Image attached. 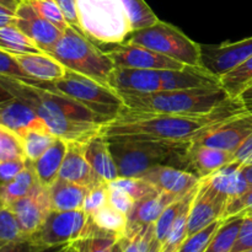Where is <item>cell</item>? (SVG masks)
Returning a JSON list of instances; mask_svg holds the SVG:
<instances>
[{
	"instance_id": "26",
	"label": "cell",
	"mask_w": 252,
	"mask_h": 252,
	"mask_svg": "<svg viewBox=\"0 0 252 252\" xmlns=\"http://www.w3.org/2000/svg\"><path fill=\"white\" fill-rule=\"evenodd\" d=\"M204 180L214 189L224 194L229 201L240 196L250 189L241 171V165H239L238 162H230L225 165L209 175L208 177H204Z\"/></svg>"
},
{
	"instance_id": "28",
	"label": "cell",
	"mask_w": 252,
	"mask_h": 252,
	"mask_svg": "<svg viewBox=\"0 0 252 252\" xmlns=\"http://www.w3.org/2000/svg\"><path fill=\"white\" fill-rule=\"evenodd\" d=\"M37 184L38 180L34 174L33 166L31 162H29L27 166L12 181L0 187V203L2 206H10L17 199L27 196Z\"/></svg>"
},
{
	"instance_id": "34",
	"label": "cell",
	"mask_w": 252,
	"mask_h": 252,
	"mask_svg": "<svg viewBox=\"0 0 252 252\" xmlns=\"http://www.w3.org/2000/svg\"><path fill=\"white\" fill-rule=\"evenodd\" d=\"M154 239V224L128 225L125 235L118 239V244L122 252H149Z\"/></svg>"
},
{
	"instance_id": "25",
	"label": "cell",
	"mask_w": 252,
	"mask_h": 252,
	"mask_svg": "<svg viewBox=\"0 0 252 252\" xmlns=\"http://www.w3.org/2000/svg\"><path fill=\"white\" fill-rule=\"evenodd\" d=\"M179 199L164 192H154L150 196L137 201L132 212L128 214V225H150L158 220L169 204Z\"/></svg>"
},
{
	"instance_id": "51",
	"label": "cell",
	"mask_w": 252,
	"mask_h": 252,
	"mask_svg": "<svg viewBox=\"0 0 252 252\" xmlns=\"http://www.w3.org/2000/svg\"><path fill=\"white\" fill-rule=\"evenodd\" d=\"M42 249L43 246H39L32 239L25 238L1 246L0 252H39Z\"/></svg>"
},
{
	"instance_id": "58",
	"label": "cell",
	"mask_w": 252,
	"mask_h": 252,
	"mask_svg": "<svg viewBox=\"0 0 252 252\" xmlns=\"http://www.w3.org/2000/svg\"><path fill=\"white\" fill-rule=\"evenodd\" d=\"M149 252H161V244H160L157 239L153 240Z\"/></svg>"
},
{
	"instance_id": "4",
	"label": "cell",
	"mask_w": 252,
	"mask_h": 252,
	"mask_svg": "<svg viewBox=\"0 0 252 252\" xmlns=\"http://www.w3.org/2000/svg\"><path fill=\"white\" fill-rule=\"evenodd\" d=\"M111 154L117 165L118 177H142L159 165L187 170L186 152L191 144L152 142V140L108 139Z\"/></svg>"
},
{
	"instance_id": "60",
	"label": "cell",
	"mask_w": 252,
	"mask_h": 252,
	"mask_svg": "<svg viewBox=\"0 0 252 252\" xmlns=\"http://www.w3.org/2000/svg\"><path fill=\"white\" fill-rule=\"evenodd\" d=\"M111 252H122V250H121L120 244H118V241L115 244V245H113V248H112V250H111Z\"/></svg>"
},
{
	"instance_id": "10",
	"label": "cell",
	"mask_w": 252,
	"mask_h": 252,
	"mask_svg": "<svg viewBox=\"0 0 252 252\" xmlns=\"http://www.w3.org/2000/svg\"><path fill=\"white\" fill-rule=\"evenodd\" d=\"M252 134V112H245L219 122L199 133L191 143L234 153Z\"/></svg>"
},
{
	"instance_id": "2",
	"label": "cell",
	"mask_w": 252,
	"mask_h": 252,
	"mask_svg": "<svg viewBox=\"0 0 252 252\" xmlns=\"http://www.w3.org/2000/svg\"><path fill=\"white\" fill-rule=\"evenodd\" d=\"M0 89L29 105L56 137L66 142H88L107 122L73 98L53 90L49 83L0 75Z\"/></svg>"
},
{
	"instance_id": "42",
	"label": "cell",
	"mask_w": 252,
	"mask_h": 252,
	"mask_svg": "<svg viewBox=\"0 0 252 252\" xmlns=\"http://www.w3.org/2000/svg\"><path fill=\"white\" fill-rule=\"evenodd\" d=\"M29 2L42 17L48 20L49 22H52L54 26H57L63 32L69 27L68 22H66L65 17H64L63 12H62L61 7L57 4L56 0H29Z\"/></svg>"
},
{
	"instance_id": "47",
	"label": "cell",
	"mask_w": 252,
	"mask_h": 252,
	"mask_svg": "<svg viewBox=\"0 0 252 252\" xmlns=\"http://www.w3.org/2000/svg\"><path fill=\"white\" fill-rule=\"evenodd\" d=\"M108 203L128 216L132 212L135 201L126 191L108 184Z\"/></svg>"
},
{
	"instance_id": "62",
	"label": "cell",
	"mask_w": 252,
	"mask_h": 252,
	"mask_svg": "<svg viewBox=\"0 0 252 252\" xmlns=\"http://www.w3.org/2000/svg\"><path fill=\"white\" fill-rule=\"evenodd\" d=\"M248 216H249V217H252V213H251V214H248Z\"/></svg>"
},
{
	"instance_id": "18",
	"label": "cell",
	"mask_w": 252,
	"mask_h": 252,
	"mask_svg": "<svg viewBox=\"0 0 252 252\" xmlns=\"http://www.w3.org/2000/svg\"><path fill=\"white\" fill-rule=\"evenodd\" d=\"M58 179L81 185L89 189L106 182L89 164L85 157V143L81 142H68Z\"/></svg>"
},
{
	"instance_id": "24",
	"label": "cell",
	"mask_w": 252,
	"mask_h": 252,
	"mask_svg": "<svg viewBox=\"0 0 252 252\" xmlns=\"http://www.w3.org/2000/svg\"><path fill=\"white\" fill-rule=\"evenodd\" d=\"M66 147H68V142L57 137L53 144L36 161L31 162L37 180L42 186L48 189L58 180Z\"/></svg>"
},
{
	"instance_id": "8",
	"label": "cell",
	"mask_w": 252,
	"mask_h": 252,
	"mask_svg": "<svg viewBox=\"0 0 252 252\" xmlns=\"http://www.w3.org/2000/svg\"><path fill=\"white\" fill-rule=\"evenodd\" d=\"M125 42L139 44L180 62L184 65L202 66V47L174 25L159 20L153 26L132 32Z\"/></svg>"
},
{
	"instance_id": "23",
	"label": "cell",
	"mask_w": 252,
	"mask_h": 252,
	"mask_svg": "<svg viewBox=\"0 0 252 252\" xmlns=\"http://www.w3.org/2000/svg\"><path fill=\"white\" fill-rule=\"evenodd\" d=\"M85 157L94 171L106 182L117 179V165L113 160L110 149V142L101 133L85 142Z\"/></svg>"
},
{
	"instance_id": "48",
	"label": "cell",
	"mask_w": 252,
	"mask_h": 252,
	"mask_svg": "<svg viewBox=\"0 0 252 252\" xmlns=\"http://www.w3.org/2000/svg\"><path fill=\"white\" fill-rule=\"evenodd\" d=\"M27 164L29 161L26 159L6 160L0 162V187L12 181L27 166Z\"/></svg>"
},
{
	"instance_id": "16",
	"label": "cell",
	"mask_w": 252,
	"mask_h": 252,
	"mask_svg": "<svg viewBox=\"0 0 252 252\" xmlns=\"http://www.w3.org/2000/svg\"><path fill=\"white\" fill-rule=\"evenodd\" d=\"M142 177H144L157 191L171 194L177 198H182L196 189L202 180L194 172L170 165L153 167Z\"/></svg>"
},
{
	"instance_id": "29",
	"label": "cell",
	"mask_w": 252,
	"mask_h": 252,
	"mask_svg": "<svg viewBox=\"0 0 252 252\" xmlns=\"http://www.w3.org/2000/svg\"><path fill=\"white\" fill-rule=\"evenodd\" d=\"M197 189L189 192L186 198H185V203L182 206L181 211H180L179 216H177L176 220L174 221L169 234L161 243V252H179L180 248L189 236V209H191V204L197 192Z\"/></svg>"
},
{
	"instance_id": "59",
	"label": "cell",
	"mask_w": 252,
	"mask_h": 252,
	"mask_svg": "<svg viewBox=\"0 0 252 252\" xmlns=\"http://www.w3.org/2000/svg\"><path fill=\"white\" fill-rule=\"evenodd\" d=\"M66 252H78V246H76L75 243H71L70 246H69L68 251Z\"/></svg>"
},
{
	"instance_id": "45",
	"label": "cell",
	"mask_w": 252,
	"mask_h": 252,
	"mask_svg": "<svg viewBox=\"0 0 252 252\" xmlns=\"http://www.w3.org/2000/svg\"><path fill=\"white\" fill-rule=\"evenodd\" d=\"M252 213V187L248 191L244 192L240 196L235 197V198L230 199L226 204L225 213H224V218H230V217L235 216H248Z\"/></svg>"
},
{
	"instance_id": "15",
	"label": "cell",
	"mask_w": 252,
	"mask_h": 252,
	"mask_svg": "<svg viewBox=\"0 0 252 252\" xmlns=\"http://www.w3.org/2000/svg\"><path fill=\"white\" fill-rule=\"evenodd\" d=\"M16 26L26 33L43 53L49 54L57 42L61 39L63 31L52 22L42 17L32 7L29 0H21L16 11Z\"/></svg>"
},
{
	"instance_id": "11",
	"label": "cell",
	"mask_w": 252,
	"mask_h": 252,
	"mask_svg": "<svg viewBox=\"0 0 252 252\" xmlns=\"http://www.w3.org/2000/svg\"><path fill=\"white\" fill-rule=\"evenodd\" d=\"M7 207L14 213L22 235L31 238L41 229L52 211L48 189L38 182L27 196L17 199Z\"/></svg>"
},
{
	"instance_id": "30",
	"label": "cell",
	"mask_w": 252,
	"mask_h": 252,
	"mask_svg": "<svg viewBox=\"0 0 252 252\" xmlns=\"http://www.w3.org/2000/svg\"><path fill=\"white\" fill-rule=\"evenodd\" d=\"M90 218L98 230L116 236L117 239L122 238L128 228V216L116 209L110 203L95 212Z\"/></svg>"
},
{
	"instance_id": "38",
	"label": "cell",
	"mask_w": 252,
	"mask_h": 252,
	"mask_svg": "<svg viewBox=\"0 0 252 252\" xmlns=\"http://www.w3.org/2000/svg\"><path fill=\"white\" fill-rule=\"evenodd\" d=\"M223 220L224 219H219V220L209 224L208 226L203 228L202 230L187 236L185 243L180 248L179 252H206L207 248H208L212 239H213L214 234L217 233V230L223 224Z\"/></svg>"
},
{
	"instance_id": "43",
	"label": "cell",
	"mask_w": 252,
	"mask_h": 252,
	"mask_svg": "<svg viewBox=\"0 0 252 252\" xmlns=\"http://www.w3.org/2000/svg\"><path fill=\"white\" fill-rule=\"evenodd\" d=\"M117 241L116 236L98 230L95 235L80 239L75 241V244L78 246V252H111Z\"/></svg>"
},
{
	"instance_id": "22",
	"label": "cell",
	"mask_w": 252,
	"mask_h": 252,
	"mask_svg": "<svg viewBox=\"0 0 252 252\" xmlns=\"http://www.w3.org/2000/svg\"><path fill=\"white\" fill-rule=\"evenodd\" d=\"M16 61L30 79L44 83H53L63 78L66 68L56 58L47 53L14 54Z\"/></svg>"
},
{
	"instance_id": "40",
	"label": "cell",
	"mask_w": 252,
	"mask_h": 252,
	"mask_svg": "<svg viewBox=\"0 0 252 252\" xmlns=\"http://www.w3.org/2000/svg\"><path fill=\"white\" fill-rule=\"evenodd\" d=\"M25 239L11 209L0 204V248L12 241Z\"/></svg>"
},
{
	"instance_id": "13",
	"label": "cell",
	"mask_w": 252,
	"mask_h": 252,
	"mask_svg": "<svg viewBox=\"0 0 252 252\" xmlns=\"http://www.w3.org/2000/svg\"><path fill=\"white\" fill-rule=\"evenodd\" d=\"M116 66L127 68L153 69V70H169V69H182L184 64L174 61L169 57L160 54L147 47L139 44H130L127 42L112 46L106 51Z\"/></svg>"
},
{
	"instance_id": "63",
	"label": "cell",
	"mask_w": 252,
	"mask_h": 252,
	"mask_svg": "<svg viewBox=\"0 0 252 252\" xmlns=\"http://www.w3.org/2000/svg\"><path fill=\"white\" fill-rule=\"evenodd\" d=\"M0 204H1V203H0Z\"/></svg>"
},
{
	"instance_id": "33",
	"label": "cell",
	"mask_w": 252,
	"mask_h": 252,
	"mask_svg": "<svg viewBox=\"0 0 252 252\" xmlns=\"http://www.w3.org/2000/svg\"><path fill=\"white\" fill-rule=\"evenodd\" d=\"M243 220V216H235L224 219L223 224L214 234L206 252H233Z\"/></svg>"
},
{
	"instance_id": "12",
	"label": "cell",
	"mask_w": 252,
	"mask_h": 252,
	"mask_svg": "<svg viewBox=\"0 0 252 252\" xmlns=\"http://www.w3.org/2000/svg\"><path fill=\"white\" fill-rule=\"evenodd\" d=\"M229 199L214 189L204 179L201 180L192 201L189 217V236L209 224L224 218Z\"/></svg>"
},
{
	"instance_id": "31",
	"label": "cell",
	"mask_w": 252,
	"mask_h": 252,
	"mask_svg": "<svg viewBox=\"0 0 252 252\" xmlns=\"http://www.w3.org/2000/svg\"><path fill=\"white\" fill-rule=\"evenodd\" d=\"M24 147L25 158L33 162L53 144L56 135L48 128H31L19 135Z\"/></svg>"
},
{
	"instance_id": "36",
	"label": "cell",
	"mask_w": 252,
	"mask_h": 252,
	"mask_svg": "<svg viewBox=\"0 0 252 252\" xmlns=\"http://www.w3.org/2000/svg\"><path fill=\"white\" fill-rule=\"evenodd\" d=\"M123 1H125L132 32L147 29L159 21V17L155 15L145 0H123Z\"/></svg>"
},
{
	"instance_id": "35",
	"label": "cell",
	"mask_w": 252,
	"mask_h": 252,
	"mask_svg": "<svg viewBox=\"0 0 252 252\" xmlns=\"http://www.w3.org/2000/svg\"><path fill=\"white\" fill-rule=\"evenodd\" d=\"M252 83V57L220 78V85L229 96L238 97Z\"/></svg>"
},
{
	"instance_id": "20",
	"label": "cell",
	"mask_w": 252,
	"mask_h": 252,
	"mask_svg": "<svg viewBox=\"0 0 252 252\" xmlns=\"http://www.w3.org/2000/svg\"><path fill=\"white\" fill-rule=\"evenodd\" d=\"M186 160L187 170L194 172L201 179H204L225 165L234 162V155L233 153L225 150L198 143H191L187 148Z\"/></svg>"
},
{
	"instance_id": "44",
	"label": "cell",
	"mask_w": 252,
	"mask_h": 252,
	"mask_svg": "<svg viewBox=\"0 0 252 252\" xmlns=\"http://www.w3.org/2000/svg\"><path fill=\"white\" fill-rule=\"evenodd\" d=\"M106 204H108V182H103L89 189L84 201L83 209L88 216H93Z\"/></svg>"
},
{
	"instance_id": "37",
	"label": "cell",
	"mask_w": 252,
	"mask_h": 252,
	"mask_svg": "<svg viewBox=\"0 0 252 252\" xmlns=\"http://www.w3.org/2000/svg\"><path fill=\"white\" fill-rule=\"evenodd\" d=\"M108 184L127 192L135 202L157 192L144 177H117Z\"/></svg>"
},
{
	"instance_id": "7",
	"label": "cell",
	"mask_w": 252,
	"mask_h": 252,
	"mask_svg": "<svg viewBox=\"0 0 252 252\" xmlns=\"http://www.w3.org/2000/svg\"><path fill=\"white\" fill-rule=\"evenodd\" d=\"M49 86L73 98L107 122L117 117L126 106L122 97L108 85L69 69H66L63 78L49 83Z\"/></svg>"
},
{
	"instance_id": "61",
	"label": "cell",
	"mask_w": 252,
	"mask_h": 252,
	"mask_svg": "<svg viewBox=\"0 0 252 252\" xmlns=\"http://www.w3.org/2000/svg\"><path fill=\"white\" fill-rule=\"evenodd\" d=\"M241 252H252V249L251 250H246V251H241Z\"/></svg>"
},
{
	"instance_id": "14",
	"label": "cell",
	"mask_w": 252,
	"mask_h": 252,
	"mask_svg": "<svg viewBox=\"0 0 252 252\" xmlns=\"http://www.w3.org/2000/svg\"><path fill=\"white\" fill-rule=\"evenodd\" d=\"M202 47V66L221 78L252 57V37L238 42H226Z\"/></svg>"
},
{
	"instance_id": "6",
	"label": "cell",
	"mask_w": 252,
	"mask_h": 252,
	"mask_svg": "<svg viewBox=\"0 0 252 252\" xmlns=\"http://www.w3.org/2000/svg\"><path fill=\"white\" fill-rule=\"evenodd\" d=\"M49 54L69 70L106 85L108 75L116 66L106 51L70 26L63 32Z\"/></svg>"
},
{
	"instance_id": "3",
	"label": "cell",
	"mask_w": 252,
	"mask_h": 252,
	"mask_svg": "<svg viewBox=\"0 0 252 252\" xmlns=\"http://www.w3.org/2000/svg\"><path fill=\"white\" fill-rule=\"evenodd\" d=\"M118 95L122 97L126 107L132 111L172 116H206L234 98L221 86Z\"/></svg>"
},
{
	"instance_id": "55",
	"label": "cell",
	"mask_w": 252,
	"mask_h": 252,
	"mask_svg": "<svg viewBox=\"0 0 252 252\" xmlns=\"http://www.w3.org/2000/svg\"><path fill=\"white\" fill-rule=\"evenodd\" d=\"M71 244V243H70ZM70 244H64L59 246H52V248H43L39 252H66Z\"/></svg>"
},
{
	"instance_id": "27",
	"label": "cell",
	"mask_w": 252,
	"mask_h": 252,
	"mask_svg": "<svg viewBox=\"0 0 252 252\" xmlns=\"http://www.w3.org/2000/svg\"><path fill=\"white\" fill-rule=\"evenodd\" d=\"M48 191L53 211H75L83 209L89 189L58 179L48 187Z\"/></svg>"
},
{
	"instance_id": "41",
	"label": "cell",
	"mask_w": 252,
	"mask_h": 252,
	"mask_svg": "<svg viewBox=\"0 0 252 252\" xmlns=\"http://www.w3.org/2000/svg\"><path fill=\"white\" fill-rule=\"evenodd\" d=\"M186 196L182 197V198L176 199V201L172 202L171 204H169V206L165 208V211L161 213V216H160L159 218H158V220L154 223L155 239H157L160 244L165 240V238H166L167 234H169L170 229H171L172 224L176 220L177 216H179L180 211H181L182 206H184Z\"/></svg>"
},
{
	"instance_id": "32",
	"label": "cell",
	"mask_w": 252,
	"mask_h": 252,
	"mask_svg": "<svg viewBox=\"0 0 252 252\" xmlns=\"http://www.w3.org/2000/svg\"><path fill=\"white\" fill-rule=\"evenodd\" d=\"M0 49L11 54L43 53L38 46L15 24L0 29Z\"/></svg>"
},
{
	"instance_id": "52",
	"label": "cell",
	"mask_w": 252,
	"mask_h": 252,
	"mask_svg": "<svg viewBox=\"0 0 252 252\" xmlns=\"http://www.w3.org/2000/svg\"><path fill=\"white\" fill-rule=\"evenodd\" d=\"M234 162L241 166L252 164V134L245 139V142L233 153Z\"/></svg>"
},
{
	"instance_id": "1",
	"label": "cell",
	"mask_w": 252,
	"mask_h": 252,
	"mask_svg": "<svg viewBox=\"0 0 252 252\" xmlns=\"http://www.w3.org/2000/svg\"><path fill=\"white\" fill-rule=\"evenodd\" d=\"M249 112L239 97L231 98L214 112L206 116H172L138 112L125 106L120 115L103 123L100 133L107 139L152 140V142L189 144L194 137L219 122Z\"/></svg>"
},
{
	"instance_id": "17",
	"label": "cell",
	"mask_w": 252,
	"mask_h": 252,
	"mask_svg": "<svg viewBox=\"0 0 252 252\" xmlns=\"http://www.w3.org/2000/svg\"><path fill=\"white\" fill-rule=\"evenodd\" d=\"M107 85L117 94H152L161 90V76L160 70L115 66Z\"/></svg>"
},
{
	"instance_id": "50",
	"label": "cell",
	"mask_w": 252,
	"mask_h": 252,
	"mask_svg": "<svg viewBox=\"0 0 252 252\" xmlns=\"http://www.w3.org/2000/svg\"><path fill=\"white\" fill-rule=\"evenodd\" d=\"M57 4L61 7L62 12H63L64 17H65L66 22L70 27L74 30L79 31L80 33L84 34L83 30L80 27V22H79L78 10H76V2L75 0H56Z\"/></svg>"
},
{
	"instance_id": "19",
	"label": "cell",
	"mask_w": 252,
	"mask_h": 252,
	"mask_svg": "<svg viewBox=\"0 0 252 252\" xmlns=\"http://www.w3.org/2000/svg\"><path fill=\"white\" fill-rule=\"evenodd\" d=\"M161 90H189V89L221 86L220 78L203 66L185 65L182 69L160 70Z\"/></svg>"
},
{
	"instance_id": "5",
	"label": "cell",
	"mask_w": 252,
	"mask_h": 252,
	"mask_svg": "<svg viewBox=\"0 0 252 252\" xmlns=\"http://www.w3.org/2000/svg\"><path fill=\"white\" fill-rule=\"evenodd\" d=\"M84 34L98 46L123 43L132 33L123 0H75Z\"/></svg>"
},
{
	"instance_id": "21",
	"label": "cell",
	"mask_w": 252,
	"mask_h": 252,
	"mask_svg": "<svg viewBox=\"0 0 252 252\" xmlns=\"http://www.w3.org/2000/svg\"><path fill=\"white\" fill-rule=\"evenodd\" d=\"M0 126L17 135L31 128H48L29 105L11 96L0 100Z\"/></svg>"
},
{
	"instance_id": "9",
	"label": "cell",
	"mask_w": 252,
	"mask_h": 252,
	"mask_svg": "<svg viewBox=\"0 0 252 252\" xmlns=\"http://www.w3.org/2000/svg\"><path fill=\"white\" fill-rule=\"evenodd\" d=\"M90 216L84 209L49 212L43 225L30 239L43 248L75 243L88 236Z\"/></svg>"
},
{
	"instance_id": "53",
	"label": "cell",
	"mask_w": 252,
	"mask_h": 252,
	"mask_svg": "<svg viewBox=\"0 0 252 252\" xmlns=\"http://www.w3.org/2000/svg\"><path fill=\"white\" fill-rule=\"evenodd\" d=\"M14 24H16V15H15V11L0 5V29Z\"/></svg>"
},
{
	"instance_id": "56",
	"label": "cell",
	"mask_w": 252,
	"mask_h": 252,
	"mask_svg": "<svg viewBox=\"0 0 252 252\" xmlns=\"http://www.w3.org/2000/svg\"><path fill=\"white\" fill-rule=\"evenodd\" d=\"M241 171H243V175L245 177L246 182L249 184V186L252 187V164L241 166Z\"/></svg>"
},
{
	"instance_id": "39",
	"label": "cell",
	"mask_w": 252,
	"mask_h": 252,
	"mask_svg": "<svg viewBox=\"0 0 252 252\" xmlns=\"http://www.w3.org/2000/svg\"><path fill=\"white\" fill-rule=\"evenodd\" d=\"M26 159L19 135L0 126V162L6 160Z\"/></svg>"
},
{
	"instance_id": "54",
	"label": "cell",
	"mask_w": 252,
	"mask_h": 252,
	"mask_svg": "<svg viewBox=\"0 0 252 252\" xmlns=\"http://www.w3.org/2000/svg\"><path fill=\"white\" fill-rule=\"evenodd\" d=\"M238 97L239 100L243 102V105L245 106L246 110H248L249 112H252V83L238 96Z\"/></svg>"
},
{
	"instance_id": "57",
	"label": "cell",
	"mask_w": 252,
	"mask_h": 252,
	"mask_svg": "<svg viewBox=\"0 0 252 252\" xmlns=\"http://www.w3.org/2000/svg\"><path fill=\"white\" fill-rule=\"evenodd\" d=\"M20 2H21V0H0V5L12 10V11H16Z\"/></svg>"
},
{
	"instance_id": "46",
	"label": "cell",
	"mask_w": 252,
	"mask_h": 252,
	"mask_svg": "<svg viewBox=\"0 0 252 252\" xmlns=\"http://www.w3.org/2000/svg\"><path fill=\"white\" fill-rule=\"evenodd\" d=\"M0 75L10 76V78L30 80L29 75L24 71L14 54L0 49Z\"/></svg>"
},
{
	"instance_id": "49",
	"label": "cell",
	"mask_w": 252,
	"mask_h": 252,
	"mask_svg": "<svg viewBox=\"0 0 252 252\" xmlns=\"http://www.w3.org/2000/svg\"><path fill=\"white\" fill-rule=\"evenodd\" d=\"M252 249V217H244L238 239L234 245L233 252H241Z\"/></svg>"
}]
</instances>
